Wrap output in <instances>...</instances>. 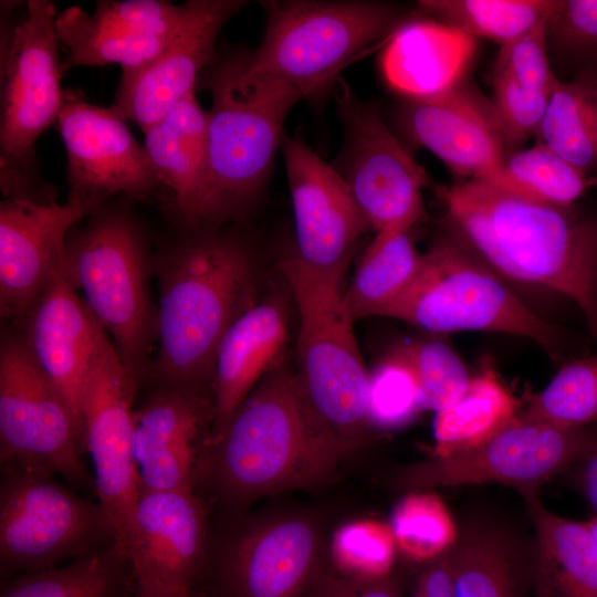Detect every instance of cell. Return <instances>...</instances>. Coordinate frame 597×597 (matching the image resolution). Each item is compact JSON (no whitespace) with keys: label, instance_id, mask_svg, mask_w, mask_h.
I'll return each instance as SVG.
<instances>
[{"label":"cell","instance_id":"cell-33","mask_svg":"<svg viewBox=\"0 0 597 597\" xmlns=\"http://www.w3.org/2000/svg\"><path fill=\"white\" fill-rule=\"evenodd\" d=\"M498 187L545 203L569 207L597 186L587 175L548 146L535 142L505 157L489 180Z\"/></svg>","mask_w":597,"mask_h":597},{"label":"cell","instance_id":"cell-35","mask_svg":"<svg viewBox=\"0 0 597 597\" xmlns=\"http://www.w3.org/2000/svg\"><path fill=\"white\" fill-rule=\"evenodd\" d=\"M144 146L179 226L197 224L203 199L208 156L179 138L163 121L144 133Z\"/></svg>","mask_w":597,"mask_h":597},{"label":"cell","instance_id":"cell-37","mask_svg":"<svg viewBox=\"0 0 597 597\" xmlns=\"http://www.w3.org/2000/svg\"><path fill=\"white\" fill-rule=\"evenodd\" d=\"M546 46L559 81L597 75V0H559L545 23Z\"/></svg>","mask_w":597,"mask_h":597},{"label":"cell","instance_id":"cell-40","mask_svg":"<svg viewBox=\"0 0 597 597\" xmlns=\"http://www.w3.org/2000/svg\"><path fill=\"white\" fill-rule=\"evenodd\" d=\"M396 548L390 524L358 520L337 528L332 538L331 556L339 573L375 580L390 575Z\"/></svg>","mask_w":597,"mask_h":597},{"label":"cell","instance_id":"cell-2","mask_svg":"<svg viewBox=\"0 0 597 597\" xmlns=\"http://www.w3.org/2000/svg\"><path fill=\"white\" fill-rule=\"evenodd\" d=\"M444 228L495 273L572 300L597 341V212L520 196L481 179L440 187Z\"/></svg>","mask_w":597,"mask_h":597},{"label":"cell","instance_id":"cell-34","mask_svg":"<svg viewBox=\"0 0 597 597\" xmlns=\"http://www.w3.org/2000/svg\"><path fill=\"white\" fill-rule=\"evenodd\" d=\"M559 0H421L420 11L473 39L501 45L545 22Z\"/></svg>","mask_w":597,"mask_h":597},{"label":"cell","instance_id":"cell-18","mask_svg":"<svg viewBox=\"0 0 597 597\" xmlns=\"http://www.w3.org/2000/svg\"><path fill=\"white\" fill-rule=\"evenodd\" d=\"M322 536L301 515L250 522L222 545L220 597H305L321 568Z\"/></svg>","mask_w":597,"mask_h":597},{"label":"cell","instance_id":"cell-26","mask_svg":"<svg viewBox=\"0 0 597 597\" xmlns=\"http://www.w3.org/2000/svg\"><path fill=\"white\" fill-rule=\"evenodd\" d=\"M286 336V308L275 297L260 301L230 326L213 360V426L223 422L283 358Z\"/></svg>","mask_w":597,"mask_h":597},{"label":"cell","instance_id":"cell-6","mask_svg":"<svg viewBox=\"0 0 597 597\" xmlns=\"http://www.w3.org/2000/svg\"><path fill=\"white\" fill-rule=\"evenodd\" d=\"M379 316L433 333L493 331L532 339L553 358L566 352L556 326L524 305L486 263L448 229L421 254L402 293Z\"/></svg>","mask_w":597,"mask_h":597},{"label":"cell","instance_id":"cell-17","mask_svg":"<svg viewBox=\"0 0 597 597\" xmlns=\"http://www.w3.org/2000/svg\"><path fill=\"white\" fill-rule=\"evenodd\" d=\"M280 149L293 203L295 256L342 283L358 240L371 228L344 179L301 136L284 135Z\"/></svg>","mask_w":597,"mask_h":597},{"label":"cell","instance_id":"cell-29","mask_svg":"<svg viewBox=\"0 0 597 597\" xmlns=\"http://www.w3.org/2000/svg\"><path fill=\"white\" fill-rule=\"evenodd\" d=\"M457 597H523L524 570L512 538L476 525L451 546Z\"/></svg>","mask_w":597,"mask_h":597},{"label":"cell","instance_id":"cell-8","mask_svg":"<svg viewBox=\"0 0 597 597\" xmlns=\"http://www.w3.org/2000/svg\"><path fill=\"white\" fill-rule=\"evenodd\" d=\"M279 270L297 306L296 376L318 416L358 449L366 420L367 370L347 312L341 282L317 273L295 255Z\"/></svg>","mask_w":597,"mask_h":597},{"label":"cell","instance_id":"cell-16","mask_svg":"<svg viewBox=\"0 0 597 597\" xmlns=\"http://www.w3.org/2000/svg\"><path fill=\"white\" fill-rule=\"evenodd\" d=\"M207 515L193 491H140L125 545L136 594H195L207 561Z\"/></svg>","mask_w":597,"mask_h":597},{"label":"cell","instance_id":"cell-21","mask_svg":"<svg viewBox=\"0 0 597 597\" xmlns=\"http://www.w3.org/2000/svg\"><path fill=\"white\" fill-rule=\"evenodd\" d=\"M184 6L167 0H100L95 10L69 7L56 14L65 48L63 73L77 66L118 64L122 73L143 69L172 38Z\"/></svg>","mask_w":597,"mask_h":597},{"label":"cell","instance_id":"cell-36","mask_svg":"<svg viewBox=\"0 0 597 597\" xmlns=\"http://www.w3.org/2000/svg\"><path fill=\"white\" fill-rule=\"evenodd\" d=\"M519 416L565 428L597 423V355L567 362Z\"/></svg>","mask_w":597,"mask_h":597},{"label":"cell","instance_id":"cell-42","mask_svg":"<svg viewBox=\"0 0 597 597\" xmlns=\"http://www.w3.org/2000/svg\"><path fill=\"white\" fill-rule=\"evenodd\" d=\"M545 22L500 46L493 74L525 92L552 96L557 78L547 52Z\"/></svg>","mask_w":597,"mask_h":597},{"label":"cell","instance_id":"cell-46","mask_svg":"<svg viewBox=\"0 0 597 597\" xmlns=\"http://www.w3.org/2000/svg\"><path fill=\"white\" fill-rule=\"evenodd\" d=\"M585 523L597 540V514L593 516L591 519H589L588 521H585Z\"/></svg>","mask_w":597,"mask_h":597},{"label":"cell","instance_id":"cell-19","mask_svg":"<svg viewBox=\"0 0 597 597\" xmlns=\"http://www.w3.org/2000/svg\"><path fill=\"white\" fill-rule=\"evenodd\" d=\"M244 0H189L165 49L149 64L122 73L109 111L132 121L143 133L197 86L200 73L214 59L223 27L245 6Z\"/></svg>","mask_w":597,"mask_h":597},{"label":"cell","instance_id":"cell-39","mask_svg":"<svg viewBox=\"0 0 597 597\" xmlns=\"http://www.w3.org/2000/svg\"><path fill=\"white\" fill-rule=\"evenodd\" d=\"M422 410L416 373L404 349L383 358L369 371L366 420L370 427L396 429Z\"/></svg>","mask_w":597,"mask_h":597},{"label":"cell","instance_id":"cell-11","mask_svg":"<svg viewBox=\"0 0 597 597\" xmlns=\"http://www.w3.org/2000/svg\"><path fill=\"white\" fill-rule=\"evenodd\" d=\"M336 84L343 144L331 165L376 234L410 230L423 214V169L388 127L377 103L358 97L342 77Z\"/></svg>","mask_w":597,"mask_h":597},{"label":"cell","instance_id":"cell-14","mask_svg":"<svg viewBox=\"0 0 597 597\" xmlns=\"http://www.w3.org/2000/svg\"><path fill=\"white\" fill-rule=\"evenodd\" d=\"M50 0H29L1 55L0 168L35 161L34 144L64 103L62 60Z\"/></svg>","mask_w":597,"mask_h":597},{"label":"cell","instance_id":"cell-43","mask_svg":"<svg viewBox=\"0 0 597 597\" xmlns=\"http://www.w3.org/2000/svg\"><path fill=\"white\" fill-rule=\"evenodd\" d=\"M305 597H401V587L391 575L367 580L322 570Z\"/></svg>","mask_w":597,"mask_h":597},{"label":"cell","instance_id":"cell-10","mask_svg":"<svg viewBox=\"0 0 597 597\" xmlns=\"http://www.w3.org/2000/svg\"><path fill=\"white\" fill-rule=\"evenodd\" d=\"M82 438L70 407L39 367L14 327L0 343V459L2 468L65 478L94 489L81 460Z\"/></svg>","mask_w":597,"mask_h":597},{"label":"cell","instance_id":"cell-41","mask_svg":"<svg viewBox=\"0 0 597 597\" xmlns=\"http://www.w3.org/2000/svg\"><path fill=\"white\" fill-rule=\"evenodd\" d=\"M404 349L418 379L422 410L438 412L465 391L471 377L449 345L430 339L406 345Z\"/></svg>","mask_w":597,"mask_h":597},{"label":"cell","instance_id":"cell-12","mask_svg":"<svg viewBox=\"0 0 597 597\" xmlns=\"http://www.w3.org/2000/svg\"><path fill=\"white\" fill-rule=\"evenodd\" d=\"M139 383L105 331L82 381L78 415L82 448L93 465L94 492L115 526L117 546L124 554L140 493L133 453Z\"/></svg>","mask_w":597,"mask_h":597},{"label":"cell","instance_id":"cell-23","mask_svg":"<svg viewBox=\"0 0 597 597\" xmlns=\"http://www.w3.org/2000/svg\"><path fill=\"white\" fill-rule=\"evenodd\" d=\"M90 212L67 199L38 203L3 198L0 202V314L18 323L64 269L70 231Z\"/></svg>","mask_w":597,"mask_h":597},{"label":"cell","instance_id":"cell-1","mask_svg":"<svg viewBox=\"0 0 597 597\" xmlns=\"http://www.w3.org/2000/svg\"><path fill=\"white\" fill-rule=\"evenodd\" d=\"M153 255L158 281L153 385L210 389L218 346L230 326L260 302L254 243L223 226H179Z\"/></svg>","mask_w":597,"mask_h":597},{"label":"cell","instance_id":"cell-28","mask_svg":"<svg viewBox=\"0 0 597 597\" xmlns=\"http://www.w3.org/2000/svg\"><path fill=\"white\" fill-rule=\"evenodd\" d=\"M521 407L522 401L501 383L495 371L484 366L457 401L437 412L434 457H448L484 443L510 425Z\"/></svg>","mask_w":597,"mask_h":597},{"label":"cell","instance_id":"cell-5","mask_svg":"<svg viewBox=\"0 0 597 597\" xmlns=\"http://www.w3.org/2000/svg\"><path fill=\"white\" fill-rule=\"evenodd\" d=\"M132 201H108L70 231L64 274L140 381L157 342V306L149 290L153 255Z\"/></svg>","mask_w":597,"mask_h":597},{"label":"cell","instance_id":"cell-24","mask_svg":"<svg viewBox=\"0 0 597 597\" xmlns=\"http://www.w3.org/2000/svg\"><path fill=\"white\" fill-rule=\"evenodd\" d=\"M13 327L70 407L81 430L80 390L105 329L70 284L64 269L55 273L46 290Z\"/></svg>","mask_w":597,"mask_h":597},{"label":"cell","instance_id":"cell-9","mask_svg":"<svg viewBox=\"0 0 597 597\" xmlns=\"http://www.w3.org/2000/svg\"><path fill=\"white\" fill-rule=\"evenodd\" d=\"M117 545L115 526L97 502L53 476L2 468L0 569L35 572Z\"/></svg>","mask_w":597,"mask_h":597},{"label":"cell","instance_id":"cell-3","mask_svg":"<svg viewBox=\"0 0 597 597\" xmlns=\"http://www.w3.org/2000/svg\"><path fill=\"white\" fill-rule=\"evenodd\" d=\"M354 450L315 411L281 359L221 423L203 450L198 482L242 506L264 495L329 480Z\"/></svg>","mask_w":597,"mask_h":597},{"label":"cell","instance_id":"cell-20","mask_svg":"<svg viewBox=\"0 0 597 597\" xmlns=\"http://www.w3.org/2000/svg\"><path fill=\"white\" fill-rule=\"evenodd\" d=\"M208 390L153 385L135 408L133 453L140 491H193L214 421Z\"/></svg>","mask_w":597,"mask_h":597},{"label":"cell","instance_id":"cell-27","mask_svg":"<svg viewBox=\"0 0 597 597\" xmlns=\"http://www.w3.org/2000/svg\"><path fill=\"white\" fill-rule=\"evenodd\" d=\"M524 495L537 538L536 582L542 597H597V540L584 522L547 511Z\"/></svg>","mask_w":597,"mask_h":597},{"label":"cell","instance_id":"cell-4","mask_svg":"<svg viewBox=\"0 0 597 597\" xmlns=\"http://www.w3.org/2000/svg\"><path fill=\"white\" fill-rule=\"evenodd\" d=\"M197 85L211 95L207 181L197 224L243 218L269 184L284 122L306 100L296 86L256 70L251 50L223 46Z\"/></svg>","mask_w":597,"mask_h":597},{"label":"cell","instance_id":"cell-7","mask_svg":"<svg viewBox=\"0 0 597 597\" xmlns=\"http://www.w3.org/2000/svg\"><path fill=\"white\" fill-rule=\"evenodd\" d=\"M265 29L254 67L298 87L306 100L405 20L395 3L367 0H263Z\"/></svg>","mask_w":597,"mask_h":597},{"label":"cell","instance_id":"cell-30","mask_svg":"<svg viewBox=\"0 0 597 597\" xmlns=\"http://www.w3.org/2000/svg\"><path fill=\"white\" fill-rule=\"evenodd\" d=\"M135 585L126 555L117 546L88 556L19 574L1 597H127Z\"/></svg>","mask_w":597,"mask_h":597},{"label":"cell","instance_id":"cell-31","mask_svg":"<svg viewBox=\"0 0 597 597\" xmlns=\"http://www.w3.org/2000/svg\"><path fill=\"white\" fill-rule=\"evenodd\" d=\"M410 230L375 235L366 249L347 291L344 305L354 321L379 316L415 276L421 260Z\"/></svg>","mask_w":597,"mask_h":597},{"label":"cell","instance_id":"cell-22","mask_svg":"<svg viewBox=\"0 0 597 597\" xmlns=\"http://www.w3.org/2000/svg\"><path fill=\"white\" fill-rule=\"evenodd\" d=\"M398 122L407 138L465 179H491L506 157L493 101L468 78L423 98H402Z\"/></svg>","mask_w":597,"mask_h":597},{"label":"cell","instance_id":"cell-32","mask_svg":"<svg viewBox=\"0 0 597 597\" xmlns=\"http://www.w3.org/2000/svg\"><path fill=\"white\" fill-rule=\"evenodd\" d=\"M535 138L597 177V75L558 82Z\"/></svg>","mask_w":597,"mask_h":597},{"label":"cell","instance_id":"cell-13","mask_svg":"<svg viewBox=\"0 0 597 597\" xmlns=\"http://www.w3.org/2000/svg\"><path fill=\"white\" fill-rule=\"evenodd\" d=\"M593 426L565 428L517 417L484 443L434 457L402 469L397 485L427 491L437 486L496 482L523 495L556 473L572 468L595 447Z\"/></svg>","mask_w":597,"mask_h":597},{"label":"cell","instance_id":"cell-38","mask_svg":"<svg viewBox=\"0 0 597 597\" xmlns=\"http://www.w3.org/2000/svg\"><path fill=\"white\" fill-rule=\"evenodd\" d=\"M390 527L397 547L410 559L433 561L458 540L451 514L432 492L415 491L395 507Z\"/></svg>","mask_w":597,"mask_h":597},{"label":"cell","instance_id":"cell-45","mask_svg":"<svg viewBox=\"0 0 597 597\" xmlns=\"http://www.w3.org/2000/svg\"><path fill=\"white\" fill-rule=\"evenodd\" d=\"M593 428L596 444L584 459L570 468V476L574 486L597 512V423Z\"/></svg>","mask_w":597,"mask_h":597},{"label":"cell","instance_id":"cell-25","mask_svg":"<svg viewBox=\"0 0 597 597\" xmlns=\"http://www.w3.org/2000/svg\"><path fill=\"white\" fill-rule=\"evenodd\" d=\"M472 36L432 18L405 19L387 40L380 70L402 98L444 93L464 80L474 59Z\"/></svg>","mask_w":597,"mask_h":597},{"label":"cell","instance_id":"cell-15","mask_svg":"<svg viewBox=\"0 0 597 597\" xmlns=\"http://www.w3.org/2000/svg\"><path fill=\"white\" fill-rule=\"evenodd\" d=\"M56 123L66 153L67 199L88 212L116 196L149 200L161 187L144 144L108 107L66 90Z\"/></svg>","mask_w":597,"mask_h":597},{"label":"cell","instance_id":"cell-44","mask_svg":"<svg viewBox=\"0 0 597 597\" xmlns=\"http://www.w3.org/2000/svg\"><path fill=\"white\" fill-rule=\"evenodd\" d=\"M413 597H457L451 547L421 573Z\"/></svg>","mask_w":597,"mask_h":597},{"label":"cell","instance_id":"cell-47","mask_svg":"<svg viewBox=\"0 0 597 597\" xmlns=\"http://www.w3.org/2000/svg\"><path fill=\"white\" fill-rule=\"evenodd\" d=\"M130 597H145V596H142V595L136 594V593L134 591V593L132 594ZM188 597H200V596H198V595L195 593V594H192V595H190V596H188Z\"/></svg>","mask_w":597,"mask_h":597}]
</instances>
